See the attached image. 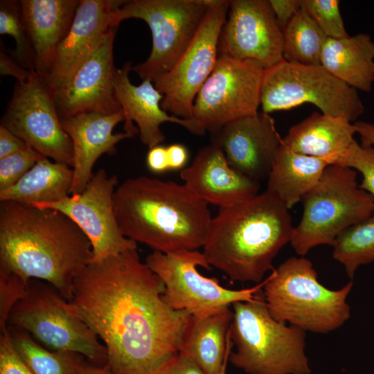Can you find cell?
<instances>
[{
  "label": "cell",
  "mask_w": 374,
  "mask_h": 374,
  "mask_svg": "<svg viewBox=\"0 0 374 374\" xmlns=\"http://www.w3.org/2000/svg\"><path fill=\"white\" fill-rule=\"evenodd\" d=\"M164 290L136 249L89 262L75 278L69 302L114 374H152L179 354L193 316L168 306Z\"/></svg>",
  "instance_id": "obj_1"
},
{
  "label": "cell",
  "mask_w": 374,
  "mask_h": 374,
  "mask_svg": "<svg viewBox=\"0 0 374 374\" xmlns=\"http://www.w3.org/2000/svg\"><path fill=\"white\" fill-rule=\"evenodd\" d=\"M91 258L87 236L63 213L1 202L0 269L26 283L48 282L70 301L74 281Z\"/></svg>",
  "instance_id": "obj_2"
},
{
  "label": "cell",
  "mask_w": 374,
  "mask_h": 374,
  "mask_svg": "<svg viewBox=\"0 0 374 374\" xmlns=\"http://www.w3.org/2000/svg\"><path fill=\"white\" fill-rule=\"evenodd\" d=\"M118 226L127 238L168 253L204 245L212 217L208 204L184 184L140 176L113 196Z\"/></svg>",
  "instance_id": "obj_3"
},
{
  "label": "cell",
  "mask_w": 374,
  "mask_h": 374,
  "mask_svg": "<svg viewBox=\"0 0 374 374\" xmlns=\"http://www.w3.org/2000/svg\"><path fill=\"white\" fill-rule=\"evenodd\" d=\"M294 226L289 208L275 195L262 193L220 208L204 248L208 264L231 282L260 283L273 260L290 243Z\"/></svg>",
  "instance_id": "obj_4"
},
{
  "label": "cell",
  "mask_w": 374,
  "mask_h": 374,
  "mask_svg": "<svg viewBox=\"0 0 374 374\" xmlns=\"http://www.w3.org/2000/svg\"><path fill=\"white\" fill-rule=\"evenodd\" d=\"M308 259L292 257L265 278L262 295L271 317L304 331L328 333L343 326L350 317L347 303L353 280L330 290L318 280Z\"/></svg>",
  "instance_id": "obj_5"
},
{
  "label": "cell",
  "mask_w": 374,
  "mask_h": 374,
  "mask_svg": "<svg viewBox=\"0 0 374 374\" xmlns=\"http://www.w3.org/2000/svg\"><path fill=\"white\" fill-rule=\"evenodd\" d=\"M232 307L229 335L236 350L229 361L233 365L247 374H310L305 331L274 319L262 291L256 299Z\"/></svg>",
  "instance_id": "obj_6"
},
{
  "label": "cell",
  "mask_w": 374,
  "mask_h": 374,
  "mask_svg": "<svg viewBox=\"0 0 374 374\" xmlns=\"http://www.w3.org/2000/svg\"><path fill=\"white\" fill-rule=\"evenodd\" d=\"M303 215L290 244L305 256L312 248L332 246L344 230L368 217L374 199L357 184V172L330 164L317 185L302 199Z\"/></svg>",
  "instance_id": "obj_7"
},
{
  "label": "cell",
  "mask_w": 374,
  "mask_h": 374,
  "mask_svg": "<svg viewBox=\"0 0 374 374\" xmlns=\"http://www.w3.org/2000/svg\"><path fill=\"white\" fill-rule=\"evenodd\" d=\"M8 326L26 330L51 350L79 353L96 365L107 362L105 346L72 304L48 282L28 281L25 295L9 314Z\"/></svg>",
  "instance_id": "obj_8"
},
{
  "label": "cell",
  "mask_w": 374,
  "mask_h": 374,
  "mask_svg": "<svg viewBox=\"0 0 374 374\" xmlns=\"http://www.w3.org/2000/svg\"><path fill=\"white\" fill-rule=\"evenodd\" d=\"M312 104L321 113L353 123L364 112L356 89L320 65L283 60L265 69L260 89L262 112L270 114Z\"/></svg>",
  "instance_id": "obj_9"
},
{
  "label": "cell",
  "mask_w": 374,
  "mask_h": 374,
  "mask_svg": "<svg viewBox=\"0 0 374 374\" xmlns=\"http://www.w3.org/2000/svg\"><path fill=\"white\" fill-rule=\"evenodd\" d=\"M210 0H130L115 12L119 26L125 19L143 20L152 38L145 61L132 66L142 80L152 81L168 72L185 52L199 29Z\"/></svg>",
  "instance_id": "obj_10"
},
{
  "label": "cell",
  "mask_w": 374,
  "mask_h": 374,
  "mask_svg": "<svg viewBox=\"0 0 374 374\" xmlns=\"http://www.w3.org/2000/svg\"><path fill=\"white\" fill-rule=\"evenodd\" d=\"M145 263L163 281L164 302L170 308L188 311L203 318L230 307L235 302L256 299L265 280L251 287L231 290L222 286L215 278L205 277L197 267L210 269L202 252L182 250L172 253L154 251Z\"/></svg>",
  "instance_id": "obj_11"
},
{
  "label": "cell",
  "mask_w": 374,
  "mask_h": 374,
  "mask_svg": "<svg viewBox=\"0 0 374 374\" xmlns=\"http://www.w3.org/2000/svg\"><path fill=\"white\" fill-rule=\"evenodd\" d=\"M229 1L210 0L205 17L190 44L175 64L152 82L163 96V110L174 116L193 119V106L199 89L218 58V42Z\"/></svg>",
  "instance_id": "obj_12"
},
{
  "label": "cell",
  "mask_w": 374,
  "mask_h": 374,
  "mask_svg": "<svg viewBox=\"0 0 374 374\" xmlns=\"http://www.w3.org/2000/svg\"><path fill=\"white\" fill-rule=\"evenodd\" d=\"M1 125L44 157L72 167V142L62 127L54 91L35 71L16 82Z\"/></svg>",
  "instance_id": "obj_13"
},
{
  "label": "cell",
  "mask_w": 374,
  "mask_h": 374,
  "mask_svg": "<svg viewBox=\"0 0 374 374\" xmlns=\"http://www.w3.org/2000/svg\"><path fill=\"white\" fill-rule=\"evenodd\" d=\"M263 71L253 61L218 55L194 100L193 119L212 134L233 121L257 113Z\"/></svg>",
  "instance_id": "obj_14"
},
{
  "label": "cell",
  "mask_w": 374,
  "mask_h": 374,
  "mask_svg": "<svg viewBox=\"0 0 374 374\" xmlns=\"http://www.w3.org/2000/svg\"><path fill=\"white\" fill-rule=\"evenodd\" d=\"M118 186L115 175L101 168L93 173L82 192L59 201L32 206L57 210L84 232L92 247L91 262H100L122 252L136 249V242L121 232L114 211L113 196Z\"/></svg>",
  "instance_id": "obj_15"
},
{
  "label": "cell",
  "mask_w": 374,
  "mask_h": 374,
  "mask_svg": "<svg viewBox=\"0 0 374 374\" xmlns=\"http://www.w3.org/2000/svg\"><path fill=\"white\" fill-rule=\"evenodd\" d=\"M218 55L253 61L264 70L285 60L283 29L269 0L229 1Z\"/></svg>",
  "instance_id": "obj_16"
},
{
  "label": "cell",
  "mask_w": 374,
  "mask_h": 374,
  "mask_svg": "<svg viewBox=\"0 0 374 374\" xmlns=\"http://www.w3.org/2000/svg\"><path fill=\"white\" fill-rule=\"evenodd\" d=\"M118 28L112 27L71 80L54 91L60 119L82 113L110 114L122 111L114 86V42Z\"/></svg>",
  "instance_id": "obj_17"
},
{
  "label": "cell",
  "mask_w": 374,
  "mask_h": 374,
  "mask_svg": "<svg viewBox=\"0 0 374 374\" xmlns=\"http://www.w3.org/2000/svg\"><path fill=\"white\" fill-rule=\"evenodd\" d=\"M283 139L274 119L263 112L233 121L211 134L229 165L257 181L268 178Z\"/></svg>",
  "instance_id": "obj_18"
},
{
  "label": "cell",
  "mask_w": 374,
  "mask_h": 374,
  "mask_svg": "<svg viewBox=\"0 0 374 374\" xmlns=\"http://www.w3.org/2000/svg\"><path fill=\"white\" fill-rule=\"evenodd\" d=\"M124 2L80 0L71 28L58 46L50 71L44 77L53 91L71 80L109 29L118 26L115 12Z\"/></svg>",
  "instance_id": "obj_19"
},
{
  "label": "cell",
  "mask_w": 374,
  "mask_h": 374,
  "mask_svg": "<svg viewBox=\"0 0 374 374\" xmlns=\"http://www.w3.org/2000/svg\"><path fill=\"white\" fill-rule=\"evenodd\" d=\"M132 62H125L116 69L114 86L116 99L124 115L125 132L134 136L139 134L142 143L151 148L165 140L161 125L172 123L182 126L190 133L202 136L206 132L195 119H184L169 114L161 107L163 94L151 80L133 84L129 78Z\"/></svg>",
  "instance_id": "obj_20"
},
{
  "label": "cell",
  "mask_w": 374,
  "mask_h": 374,
  "mask_svg": "<svg viewBox=\"0 0 374 374\" xmlns=\"http://www.w3.org/2000/svg\"><path fill=\"white\" fill-rule=\"evenodd\" d=\"M184 184L205 202L226 207L257 194L260 182L233 169L222 149L210 143L201 148L192 163L181 170Z\"/></svg>",
  "instance_id": "obj_21"
},
{
  "label": "cell",
  "mask_w": 374,
  "mask_h": 374,
  "mask_svg": "<svg viewBox=\"0 0 374 374\" xmlns=\"http://www.w3.org/2000/svg\"><path fill=\"white\" fill-rule=\"evenodd\" d=\"M60 120L73 145V178L70 194L80 193L91 179L98 159L104 154H115L117 143L130 136L125 132L113 133L115 127L124 121L123 111L110 114L82 113Z\"/></svg>",
  "instance_id": "obj_22"
},
{
  "label": "cell",
  "mask_w": 374,
  "mask_h": 374,
  "mask_svg": "<svg viewBox=\"0 0 374 374\" xmlns=\"http://www.w3.org/2000/svg\"><path fill=\"white\" fill-rule=\"evenodd\" d=\"M80 0H20L23 22L30 40L35 71L46 77L58 46L68 34Z\"/></svg>",
  "instance_id": "obj_23"
},
{
  "label": "cell",
  "mask_w": 374,
  "mask_h": 374,
  "mask_svg": "<svg viewBox=\"0 0 374 374\" xmlns=\"http://www.w3.org/2000/svg\"><path fill=\"white\" fill-rule=\"evenodd\" d=\"M355 134L354 123L348 119L315 112L292 126L282 143L295 152L334 164L355 141Z\"/></svg>",
  "instance_id": "obj_24"
},
{
  "label": "cell",
  "mask_w": 374,
  "mask_h": 374,
  "mask_svg": "<svg viewBox=\"0 0 374 374\" xmlns=\"http://www.w3.org/2000/svg\"><path fill=\"white\" fill-rule=\"evenodd\" d=\"M321 65L357 91L371 92L374 84V40L366 33L341 39L327 38Z\"/></svg>",
  "instance_id": "obj_25"
},
{
  "label": "cell",
  "mask_w": 374,
  "mask_h": 374,
  "mask_svg": "<svg viewBox=\"0 0 374 374\" xmlns=\"http://www.w3.org/2000/svg\"><path fill=\"white\" fill-rule=\"evenodd\" d=\"M232 317L230 307L206 317H193L179 353L205 374H219L233 346L229 335Z\"/></svg>",
  "instance_id": "obj_26"
},
{
  "label": "cell",
  "mask_w": 374,
  "mask_h": 374,
  "mask_svg": "<svg viewBox=\"0 0 374 374\" xmlns=\"http://www.w3.org/2000/svg\"><path fill=\"white\" fill-rule=\"evenodd\" d=\"M327 161L295 152L282 143L267 178L268 191L290 209L318 183Z\"/></svg>",
  "instance_id": "obj_27"
},
{
  "label": "cell",
  "mask_w": 374,
  "mask_h": 374,
  "mask_svg": "<svg viewBox=\"0 0 374 374\" xmlns=\"http://www.w3.org/2000/svg\"><path fill=\"white\" fill-rule=\"evenodd\" d=\"M73 178L70 166L44 157L15 184L0 191V202L28 205L57 202L71 195Z\"/></svg>",
  "instance_id": "obj_28"
},
{
  "label": "cell",
  "mask_w": 374,
  "mask_h": 374,
  "mask_svg": "<svg viewBox=\"0 0 374 374\" xmlns=\"http://www.w3.org/2000/svg\"><path fill=\"white\" fill-rule=\"evenodd\" d=\"M7 330L15 352L33 374H80L91 363L79 353L47 349L20 328L8 326Z\"/></svg>",
  "instance_id": "obj_29"
},
{
  "label": "cell",
  "mask_w": 374,
  "mask_h": 374,
  "mask_svg": "<svg viewBox=\"0 0 374 374\" xmlns=\"http://www.w3.org/2000/svg\"><path fill=\"white\" fill-rule=\"evenodd\" d=\"M285 60L320 65L327 37L302 8L283 29Z\"/></svg>",
  "instance_id": "obj_30"
},
{
  "label": "cell",
  "mask_w": 374,
  "mask_h": 374,
  "mask_svg": "<svg viewBox=\"0 0 374 374\" xmlns=\"http://www.w3.org/2000/svg\"><path fill=\"white\" fill-rule=\"evenodd\" d=\"M332 257L353 280L357 269L374 262V211L364 220L344 230L332 245Z\"/></svg>",
  "instance_id": "obj_31"
},
{
  "label": "cell",
  "mask_w": 374,
  "mask_h": 374,
  "mask_svg": "<svg viewBox=\"0 0 374 374\" xmlns=\"http://www.w3.org/2000/svg\"><path fill=\"white\" fill-rule=\"evenodd\" d=\"M0 34L14 39L16 48L12 57L25 69L35 71V54L22 20L19 1H0Z\"/></svg>",
  "instance_id": "obj_32"
},
{
  "label": "cell",
  "mask_w": 374,
  "mask_h": 374,
  "mask_svg": "<svg viewBox=\"0 0 374 374\" xmlns=\"http://www.w3.org/2000/svg\"><path fill=\"white\" fill-rule=\"evenodd\" d=\"M338 0H301V8L312 18L327 38L348 37Z\"/></svg>",
  "instance_id": "obj_33"
},
{
  "label": "cell",
  "mask_w": 374,
  "mask_h": 374,
  "mask_svg": "<svg viewBox=\"0 0 374 374\" xmlns=\"http://www.w3.org/2000/svg\"><path fill=\"white\" fill-rule=\"evenodd\" d=\"M334 164L359 172L362 176L359 187L374 199V146H364L355 140Z\"/></svg>",
  "instance_id": "obj_34"
},
{
  "label": "cell",
  "mask_w": 374,
  "mask_h": 374,
  "mask_svg": "<svg viewBox=\"0 0 374 374\" xmlns=\"http://www.w3.org/2000/svg\"><path fill=\"white\" fill-rule=\"evenodd\" d=\"M43 157V155L29 147L1 159L0 191L15 184Z\"/></svg>",
  "instance_id": "obj_35"
},
{
  "label": "cell",
  "mask_w": 374,
  "mask_h": 374,
  "mask_svg": "<svg viewBox=\"0 0 374 374\" xmlns=\"http://www.w3.org/2000/svg\"><path fill=\"white\" fill-rule=\"evenodd\" d=\"M28 283L18 275L0 269V331L5 332L15 305L25 295Z\"/></svg>",
  "instance_id": "obj_36"
},
{
  "label": "cell",
  "mask_w": 374,
  "mask_h": 374,
  "mask_svg": "<svg viewBox=\"0 0 374 374\" xmlns=\"http://www.w3.org/2000/svg\"><path fill=\"white\" fill-rule=\"evenodd\" d=\"M0 374H33L15 352L8 330L0 335Z\"/></svg>",
  "instance_id": "obj_37"
},
{
  "label": "cell",
  "mask_w": 374,
  "mask_h": 374,
  "mask_svg": "<svg viewBox=\"0 0 374 374\" xmlns=\"http://www.w3.org/2000/svg\"><path fill=\"white\" fill-rule=\"evenodd\" d=\"M152 374H205L190 358L177 354Z\"/></svg>",
  "instance_id": "obj_38"
},
{
  "label": "cell",
  "mask_w": 374,
  "mask_h": 374,
  "mask_svg": "<svg viewBox=\"0 0 374 374\" xmlns=\"http://www.w3.org/2000/svg\"><path fill=\"white\" fill-rule=\"evenodd\" d=\"M269 2L282 29L301 9V0H269Z\"/></svg>",
  "instance_id": "obj_39"
},
{
  "label": "cell",
  "mask_w": 374,
  "mask_h": 374,
  "mask_svg": "<svg viewBox=\"0 0 374 374\" xmlns=\"http://www.w3.org/2000/svg\"><path fill=\"white\" fill-rule=\"evenodd\" d=\"M33 71L28 70L20 65L15 59L8 56L1 39L0 48V73L1 75H10L16 78L17 82H24L30 76Z\"/></svg>",
  "instance_id": "obj_40"
},
{
  "label": "cell",
  "mask_w": 374,
  "mask_h": 374,
  "mask_svg": "<svg viewBox=\"0 0 374 374\" xmlns=\"http://www.w3.org/2000/svg\"><path fill=\"white\" fill-rule=\"evenodd\" d=\"M30 147L3 125H0V159Z\"/></svg>",
  "instance_id": "obj_41"
},
{
  "label": "cell",
  "mask_w": 374,
  "mask_h": 374,
  "mask_svg": "<svg viewBox=\"0 0 374 374\" xmlns=\"http://www.w3.org/2000/svg\"><path fill=\"white\" fill-rule=\"evenodd\" d=\"M146 164L152 172L161 173L168 170L166 147L157 145L149 148L146 156Z\"/></svg>",
  "instance_id": "obj_42"
},
{
  "label": "cell",
  "mask_w": 374,
  "mask_h": 374,
  "mask_svg": "<svg viewBox=\"0 0 374 374\" xmlns=\"http://www.w3.org/2000/svg\"><path fill=\"white\" fill-rule=\"evenodd\" d=\"M166 152L169 170L184 169L188 159L187 148L179 143H173L166 146Z\"/></svg>",
  "instance_id": "obj_43"
},
{
  "label": "cell",
  "mask_w": 374,
  "mask_h": 374,
  "mask_svg": "<svg viewBox=\"0 0 374 374\" xmlns=\"http://www.w3.org/2000/svg\"><path fill=\"white\" fill-rule=\"evenodd\" d=\"M356 132L360 136L361 145L374 146V124L362 121L354 123Z\"/></svg>",
  "instance_id": "obj_44"
},
{
  "label": "cell",
  "mask_w": 374,
  "mask_h": 374,
  "mask_svg": "<svg viewBox=\"0 0 374 374\" xmlns=\"http://www.w3.org/2000/svg\"><path fill=\"white\" fill-rule=\"evenodd\" d=\"M80 374H114L107 364L105 365H96L89 363L82 371Z\"/></svg>",
  "instance_id": "obj_45"
},
{
  "label": "cell",
  "mask_w": 374,
  "mask_h": 374,
  "mask_svg": "<svg viewBox=\"0 0 374 374\" xmlns=\"http://www.w3.org/2000/svg\"><path fill=\"white\" fill-rule=\"evenodd\" d=\"M229 356L228 357H226V359H225L224 361V363L223 364V366L219 374H226V366H227V363L229 362Z\"/></svg>",
  "instance_id": "obj_46"
}]
</instances>
